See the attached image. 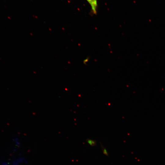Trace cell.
<instances>
[{"label":"cell","instance_id":"3","mask_svg":"<svg viewBox=\"0 0 165 165\" xmlns=\"http://www.w3.org/2000/svg\"><path fill=\"white\" fill-rule=\"evenodd\" d=\"M100 144L103 153L107 156H108V153L106 148L104 146L101 142H100Z\"/></svg>","mask_w":165,"mask_h":165},{"label":"cell","instance_id":"4","mask_svg":"<svg viewBox=\"0 0 165 165\" xmlns=\"http://www.w3.org/2000/svg\"><path fill=\"white\" fill-rule=\"evenodd\" d=\"M88 60L89 58H87L86 59H85L83 61L84 64H85V63L87 62L88 61Z\"/></svg>","mask_w":165,"mask_h":165},{"label":"cell","instance_id":"1","mask_svg":"<svg viewBox=\"0 0 165 165\" xmlns=\"http://www.w3.org/2000/svg\"><path fill=\"white\" fill-rule=\"evenodd\" d=\"M90 5L92 14L96 15L97 12V0H86Z\"/></svg>","mask_w":165,"mask_h":165},{"label":"cell","instance_id":"2","mask_svg":"<svg viewBox=\"0 0 165 165\" xmlns=\"http://www.w3.org/2000/svg\"><path fill=\"white\" fill-rule=\"evenodd\" d=\"M86 141L90 145L92 146H95L97 144V142L96 141L90 139H87Z\"/></svg>","mask_w":165,"mask_h":165}]
</instances>
